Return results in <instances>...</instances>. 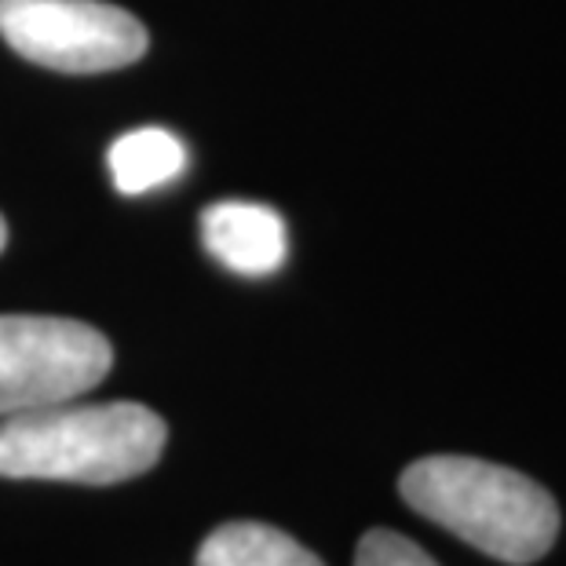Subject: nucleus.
I'll return each instance as SVG.
<instances>
[{
  "mask_svg": "<svg viewBox=\"0 0 566 566\" xmlns=\"http://www.w3.org/2000/svg\"><path fill=\"white\" fill-rule=\"evenodd\" d=\"M355 566H439L417 541L395 530H369L355 548Z\"/></svg>",
  "mask_w": 566,
  "mask_h": 566,
  "instance_id": "8",
  "label": "nucleus"
},
{
  "mask_svg": "<svg viewBox=\"0 0 566 566\" xmlns=\"http://www.w3.org/2000/svg\"><path fill=\"white\" fill-rule=\"evenodd\" d=\"M0 38L59 74H106L147 52V27L103 0H0Z\"/></svg>",
  "mask_w": 566,
  "mask_h": 566,
  "instance_id": "4",
  "label": "nucleus"
},
{
  "mask_svg": "<svg viewBox=\"0 0 566 566\" xmlns=\"http://www.w3.org/2000/svg\"><path fill=\"white\" fill-rule=\"evenodd\" d=\"M106 161H111L114 187L122 190L125 198H136V195H147V190L165 187L168 179H176L184 172L187 150L172 132L136 128V132H125V136L114 143Z\"/></svg>",
  "mask_w": 566,
  "mask_h": 566,
  "instance_id": "7",
  "label": "nucleus"
},
{
  "mask_svg": "<svg viewBox=\"0 0 566 566\" xmlns=\"http://www.w3.org/2000/svg\"><path fill=\"white\" fill-rule=\"evenodd\" d=\"M201 242L223 268L245 279H263L285 263V220L271 205L216 201L201 212Z\"/></svg>",
  "mask_w": 566,
  "mask_h": 566,
  "instance_id": "5",
  "label": "nucleus"
},
{
  "mask_svg": "<svg viewBox=\"0 0 566 566\" xmlns=\"http://www.w3.org/2000/svg\"><path fill=\"white\" fill-rule=\"evenodd\" d=\"M402 501L490 559L526 566L559 537L556 497L515 468L479 457H420L399 479Z\"/></svg>",
  "mask_w": 566,
  "mask_h": 566,
  "instance_id": "1",
  "label": "nucleus"
},
{
  "mask_svg": "<svg viewBox=\"0 0 566 566\" xmlns=\"http://www.w3.org/2000/svg\"><path fill=\"white\" fill-rule=\"evenodd\" d=\"M168 428L139 402H55L0 417V475L114 486L158 464Z\"/></svg>",
  "mask_w": 566,
  "mask_h": 566,
  "instance_id": "2",
  "label": "nucleus"
},
{
  "mask_svg": "<svg viewBox=\"0 0 566 566\" xmlns=\"http://www.w3.org/2000/svg\"><path fill=\"white\" fill-rule=\"evenodd\" d=\"M114 366L111 340L74 318L0 315V417L88 395Z\"/></svg>",
  "mask_w": 566,
  "mask_h": 566,
  "instance_id": "3",
  "label": "nucleus"
},
{
  "mask_svg": "<svg viewBox=\"0 0 566 566\" xmlns=\"http://www.w3.org/2000/svg\"><path fill=\"white\" fill-rule=\"evenodd\" d=\"M198 566H325V563L279 526L223 523L201 541Z\"/></svg>",
  "mask_w": 566,
  "mask_h": 566,
  "instance_id": "6",
  "label": "nucleus"
},
{
  "mask_svg": "<svg viewBox=\"0 0 566 566\" xmlns=\"http://www.w3.org/2000/svg\"><path fill=\"white\" fill-rule=\"evenodd\" d=\"M8 245V223H4V216H0V252H4Z\"/></svg>",
  "mask_w": 566,
  "mask_h": 566,
  "instance_id": "9",
  "label": "nucleus"
}]
</instances>
